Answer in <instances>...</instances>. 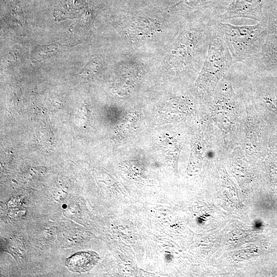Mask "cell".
Here are the masks:
<instances>
[{
    "label": "cell",
    "instance_id": "obj_1",
    "mask_svg": "<svg viewBox=\"0 0 277 277\" xmlns=\"http://www.w3.org/2000/svg\"><path fill=\"white\" fill-rule=\"evenodd\" d=\"M217 26L234 64H246L259 56L267 34V21L251 26H236L217 21Z\"/></svg>",
    "mask_w": 277,
    "mask_h": 277
},
{
    "label": "cell",
    "instance_id": "obj_2",
    "mask_svg": "<svg viewBox=\"0 0 277 277\" xmlns=\"http://www.w3.org/2000/svg\"><path fill=\"white\" fill-rule=\"evenodd\" d=\"M234 64L216 22L212 28L207 54L196 81L197 88L205 96H213L219 83Z\"/></svg>",
    "mask_w": 277,
    "mask_h": 277
},
{
    "label": "cell",
    "instance_id": "obj_3",
    "mask_svg": "<svg viewBox=\"0 0 277 277\" xmlns=\"http://www.w3.org/2000/svg\"><path fill=\"white\" fill-rule=\"evenodd\" d=\"M263 0H232L217 20L221 22L235 18H246L260 22L267 19L262 12Z\"/></svg>",
    "mask_w": 277,
    "mask_h": 277
},
{
    "label": "cell",
    "instance_id": "obj_4",
    "mask_svg": "<svg viewBox=\"0 0 277 277\" xmlns=\"http://www.w3.org/2000/svg\"><path fill=\"white\" fill-rule=\"evenodd\" d=\"M267 34L261 53L251 62L261 66H277V15L267 19Z\"/></svg>",
    "mask_w": 277,
    "mask_h": 277
},
{
    "label": "cell",
    "instance_id": "obj_5",
    "mask_svg": "<svg viewBox=\"0 0 277 277\" xmlns=\"http://www.w3.org/2000/svg\"><path fill=\"white\" fill-rule=\"evenodd\" d=\"M99 260L94 251H81L67 259L65 264L69 270L76 272H85L91 270Z\"/></svg>",
    "mask_w": 277,
    "mask_h": 277
},
{
    "label": "cell",
    "instance_id": "obj_6",
    "mask_svg": "<svg viewBox=\"0 0 277 277\" xmlns=\"http://www.w3.org/2000/svg\"><path fill=\"white\" fill-rule=\"evenodd\" d=\"M155 25L153 21L141 18L135 21L127 22L124 25V29L128 35L135 39L153 34L156 29Z\"/></svg>",
    "mask_w": 277,
    "mask_h": 277
},
{
    "label": "cell",
    "instance_id": "obj_7",
    "mask_svg": "<svg viewBox=\"0 0 277 277\" xmlns=\"http://www.w3.org/2000/svg\"><path fill=\"white\" fill-rule=\"evenodd\" d=\"M223 0H182L180 5L186 8H214Z\"/></svg>",
    "mask_w": 277,
    "mask_h": 277
}]
</instances>
